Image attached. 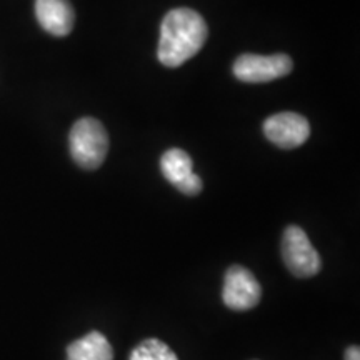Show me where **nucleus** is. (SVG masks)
I'll list each match as a JSON object with an SVG mask.
<instances>
[{
    "label": "nucleus",
    "instance_id": "nucleus-12",
    "mask_svg": "<svg viewBox=\"0 0 360 360\" xmlns=\"http://www.w3.org/2000/svg\"><path fill=\"white\" fill-rule=\"evenodd\" d=\"M345 360H360V350L357 345H352L345 350Z\"/></svg>",
    "mask_w": 360,
    "mask_h": 360
},
{
    "label": "nucleus",
    "instance_id": "nucleus-1",
    "mask_svg": "<svg viewBox=\"0 0 360 360\" xmlns=\"http://www.w3.org/2000/svg\"><path fill=\"white\" fill-rule=\"evenodd\" d=\"M209 37L204 17L192 8H174L160 25L159 60L165 67H180L200 52Z\"/></svg>",
    "mask_w": 360,
    "mask_h": 360
},
{
    "label": "nucleus",
    "instance_id": "nucleus-6",
    "mask_svg": "<svg viewBox=\"0 0 360 360\" xmlns=\"http://www.w3.org/2000/svg\"><path fill=\"white\" fill-rule=\"evenodd\" d=\"M264 134L274 146L281 148H297L307 142L310 125L304 115L282 112L269 117L264 122Z\"/></svg>",
    "mask_w": 360,
    "mask_h": 360
},
{
    "label": "nucleus",
    "instance_id": "nucleus-4",
    "mask_svg": "<svg viewBox=\"0 0 360 360\" xmlns=\"http://www.w3.org/2000/svg\"><path fill=\"white\" fill-rule=\"evenodd\" d=\"M292 69H294V62L285 53H276V56L244 53L233 64V75L240 82L264 84L285 77Z\"/></svg>",
    "mask_w": 360,
    "mask_h": 360
},
{
    "label": "nucleus",
    "instance_id": "nucleus-2",
    "mask_svg": "<svg viewBox=\"0 0 360 360\" xmlns=\"http://www.w3.org/2000/svg\"><path fill=\"white\" fill-rule=\"evenodd\" d=\"M69 143L72 159L85 170L101 167L109 152L107 130L94 117H84L74 124L69 135Z\"/></svg>",
    "mask_w": 360,
    "mask_h": 360
},
{
    "label": "nucleus",
    "instance_id": "nucleus-8",
    "mask_svg": "<svg viewBox=\"0 0 360 360\" xmlns=\"http://www.w3.org/2000/svg\"><path fill=\"white\" fill-rule=\"evenodd\" d=\"M67 360H114V349L101 332H89L67 347Z\"/></svg>",
    "mask_w": 360,
    "mask_h": 360
},
{
    "label": "nucleus",
    "instance_id": "nucleus-9",
    "mask_svg": "<svg viewBox=\"0 0 360 360\" xmlns=\"http://www.w3.org/2000/svg\"><path fill=\"white\" fill-rule=\"evenodd\" d=\"M160 170L164 177L177 188L180 184L193 174V164L191 155L182 148H170L160 159Z\"/></svg>",
    "mask_w": 360,
    "mask_h": 360
},
{
    "label": "nucleus",
    "instance_id": "nucleus-3",
    "mask_svg": "<svg viewBox=\"0 0 360 360\" xmlns=\"http://www.w3.org/2000/svg\"><path fill=\"white\" fill-rule=\"evenodd\" d=\"M282 257L287 269L299 278L314 277L321 272V255L310 244L307 233L297 225H289L283 231Z\"/></svg>",
    "mask_w": 360,
    "mask_h": 360
},
{
    "label": "nucleus",
    "instance_id": "nucleus-5",
    "mask_svg": "<svg viewBox=\"0 0 360 360\" xmlns=\"http://www.w3.org/2000/svg\"><path fill=\"white\" fill-rule=\"evenodd\" d=\"M222 299L231 310H250L262 299V287L249 269L232 265L225 274Z\"/></svg>",
    "mask_w": 360,
    "mask_h": 360
},
{
    "label": "nucleus",
    "instance_id": "nucleus-10",
    "mask_svg": "<svg viewBox=\"0 0 360 360\" xmlns=\"http://www.w3.org/2000/svg\"><path fill=\"white\" fill-rule=\"evenodd\" d=\"M130 360H179L167 344L159 339H147L141 342L130 354Z\"/></svg>",
    "mask_w": 360,
    "mask_h": 360
},
{
    "label": "nucleus",
    "instance_id": "nucleus-11",
    "mask_svg": "<svg viewBox=\"0 0 360 360\" xmlns=\"http://www.w3.org/2000/svg\"><path fill=\"white\" fill-rule=\"evenodd\" d=\"M202 179L199 177L197 174H192L191 177H188L186 182L180 184V186L177 187V191H180L182 193H186V195H199V193L202 192Z\"/></svg>",
    "mask_w": 360,
    "mask_h": 360
},
{
    "label": "nucleus",
    "instance_id": "nucleus-7",
    "mask_svg": "<svg viewBox=\"0 0 360 360\" xmlns=\"http://www.w3.org/2000/svg\"><path fill=\"white\" fill-rule=\"evenodd\" d=\"M35 17L56 37H65L74 29L75 12L69 0H35Z\"/></svg>",
    "mask_w": 360,
    "mask_h": 360
}]
</instances>
